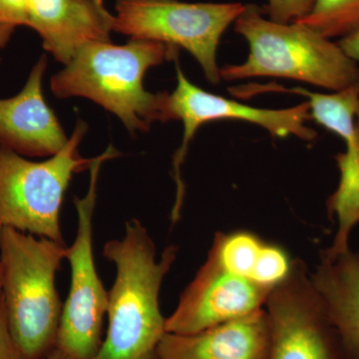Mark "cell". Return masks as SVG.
I'll return each mask as SVG.
<instances>
[{
	"label": "cell",
	"instance_id": "26",
	"mask_svg": "<svg viewBox=\"0 0 359 359\" xmlns=\"http://www.w3.org/2000/svg\"><path fill=\"white\" fill-rule=\"evenodd\" d=\"M356 118H358V123H359V105H358V111H356Z\"/></svg>",
	"mask_w": 359,
	"mask_h": 359
},
{
	"label": "cell",
	"instance_id": "19",
	"mask_svg": "<svg viewBox=\"0 0 359 359\" xmlns=\"http://www.w3.org/2000/svg\"><path fill=\"white\" fill-rule=\"evenodd\" d=\"M28 0H0V48H4L16 28L27 26Z\"/></svg>",
	"mask_w": 359,
	"mask_h": 359
},
{
	"label": "cell",
	"instance_id": "15",
	"mask_svg": "<svg viewBox=\"0 0 359 359\" xmlns=\"http://www.w3.org/2000/svg\"><path fill=\"white\" fill-rule=\"evenodd\" d=\"M311 280L341 342L346 359H359V252L321 254Z\"/></svg>",
	"mask_w": 359,
	"mask_h": 359
},
{
	"label": "cell",
	"instance_id": "8",
	"mask_svg": "<svg viewBox=\"0 0 359 359\" xmlns=\"http://www.w3.org/2000/svg\"><path fill=\"white\" fill-rule=\"evenodd\" d=\"M176 61L177 86L169 93L168 108L170 120L183 122V141L173 158V176L176 183V200L172 210V223L181 217L185 197V184L181 175V166L185 161L190 142L201 126L219 120H240L259 125L269 134L278 138L292 136L311 142L318 138V132L306 126L311 118L308 101L287 109L273 110L252 107L237 101L205 91L192 83Z\"/></svg>",
	"mask_w": 359,
	"mask_h": 359
},
{
	"label": "cell",
	"instance_id": "17",
	"mask_svg": "<svg viewBox=\"0 0 359 359\" xmlns=\"http://www.w3.org/2000/svg\"><path fill=\"white\" fill-rule=\"evenodd\" d=\"M297 22L328 39H344L359 30V0H313L308 15Z\"/></svg>",
	"mask_w": 359,
	"mask_h": 359
},
{
	"label": "cell",
	"instance_id": "25",
	"mask_svg": "<svg viewBox=\"0 0 359 359\" xmlns=\"http://www.w3.org/2000/svg\"><path fill=\"white\" fill-rule=\"evenodd\" d=\"M1 285H2V273H1V266H0V292H1Z\"/></svg>",
	"mask_w": 359,
	"mask_h": 359
},
{
	"label": "cell",
	"instance_id": "4",
	"mask_svg": "<svg viewBox=\"0 0 359 359\" xmlns=\"http://www.w3.org/2000/svg\"><path fill=\"white\" fill-rule=\"evenodd\" d=\"M67 245L13 228L0 229L1 294L9 327L28 359L55 349L63 306L56 273Z\"/></svg>",
	"mask_w": 359,
	"mask_h": 359
},
{
	"label": "cell",
	"instance_id": "5",
	"mask_svg": "<svg viewBox=\"0 0 359 359\" xmlns=\"http://www.w3.org/2000/svg\"><path fill=\"white\" fill-rule=\"evenodd\" d=\"M87 129L86 123L78 120L67 145L40 162L0 144V229L66 245L60 226L66 191L73 176L89 170L95 159L82 157L78 151Z\"/></svg>",
	"mask_w": 359,
	"mask_h": 359
},
{
	"label": "cell",
	"instance_id": "18",
	"mask_svg": "<svg viewBox=\"0 0 359 359\" xmlns=\"http://www.w3.org/2000/svg\"><path fill=\"white\" fill-rule=\"evenodd\" d=\"M292 264V259L283 248L264 242L252 280L266 289L273 290L289 276Z\"/></svg>",
	"mask_w": 359,
	"mask_h": 359
},
{
	"label": "cell",
	"instance_id": "23",
	"mask_svg": "<svg viewBox=\"0 0 359 359\" xmlns=\"http://www.w3.org/2000/svg\"><path fill=\"white\" fill-rule=\"evenodd\" d=\"M46 359H69L67 356L65 355V353H61L59 349L55 348L50 354H49L48 358Z\"/></svg>",
	"mask_w": 359,
	"mask_h": 359
},
{
	"label": "cell",
	"instance_id": "9",
	"mask_svg": "<svg viewBox=\"0 0 359 359\" xmlns=\"http://www.w3.org/2000/svg\"><path fill=\"white\" fill-rule=\"evenodd\" d=\"M264 309L271 325L269 359H346L339 334L301 259H292L289 276L271 290Z\"/></svg>",
	"mask_w": 359,
	"mask_h": 359
},
{
	"label": "cell",
	"instance_id": "2",
	"mask_svg": "<svg viewBox=\"0 0 359 359\" xmlns=\"http://www.w3.org/2000/svg\"><path fill=\"white\" fill-rule=\"evenodd\" d=\"M178 255L169 245L156 257V247L141 222L125 224L120 240L104 245L103 256L116 266V278L108 292V327L94 359H141L155 351L166 334L160 309V290Z\"/></svg>",
	"mask_w": 359,
	"mask_h": 359
},
{
	"label": "cell",
	"instance_id": "24",
	"mask_svg": "<svg viewBox=\"0 0 359 359\" xmlns=\"http://www.w3.org/2000/svg\"><path fill=\"white\" fill-rule=\"evenodd\" d=\"M141 359H159L158 358L157 353H156V349L155 351H151V353H149L146 354V355H144L143 358Z\"/></svg>",
	"mask_w": 359,
	"mask_h": 359
},
{
	"label": "cell",
	"instance_id": "1",
	"mask_svg": "<svg viewBox=\"0 0 359 359\" xmlns=\"http://www.w3.org/2000/svg\"><path fill=\"white\" fill-rule=\"evenodd\" d=\"M172 45L131 39L128 43L94 42L78 51L65 69L51 78L57 98L84 97L121 120L131 135L148 132L155 122L170 121L168 92L144 86L150 68L178 58Z\"/></svg>",
	"mask_w": 359,
	"mask_h": 359
},
{
	"label": "cell",
	"instance_id": "12",
	"mask_svg": "<svg viewBox=\"0 0 359 359\" xmlns=\"http://www.w3.org/2000/svg\"><path fill=\"white\" fill-rule=\"evenodd\" d=\"M114 25L115 15L104 0H28V27L65 65L86 45L111 42Z\"/></svg>",
	"mask_w": 359,
	"mask_h": 359
},
{
	"label": "cell",
	"instance_id": "3",
	"mask_svg": "<svg viewBox=\"0 0 359 359\" xmlns=\"http://www.w3.org/2000/svg\"><path fill=\"white\" fill-rule=\"evenodd\" d=\"M235 32L250 47L242 65L219 68L226 81L255 77L295 80L337 92L359 84L358 62L339 43L302 23L268 20L257 6H245Z\"/></svg>",
	"mask_w": 359,
	"mask_h": 359
},
{
	"label": "cell",
	"instance_id": "14",
	"mask_svg": "<svg viewBox=\"0 0 359 359\" xmlns=\"http://www.w3.org/2000/svg\"><path fill=\"white\" fill-rule=\"evenodd\" d=\"M271 325L266 309L193 334L166 332L156 347L159 359H269Z\"/></svg>",
	"mask_w": 359,
	"mask_h": 359
},
{
	"label": "cell",
	"instance_id": "10",
	"mask_svg": "<svg viewBox=\"0 0 359 359\" xmlns=\"http://www.w3.org/2000/svg\"><path fill=\"white\" fill-rule=\"evenodd\" d=\"M271 290L230 273L211 255L166 318L169 334H193L264 308Z\"/></svg>",
	"mask_w": 359,
	"mask_h": 359
},
{
	"label": "cell",
	"instance_id": "22",
	"mask_svg": "<svg viewBox=\"0 0 359 359\" xmlns=\"http://www.w3.org/2000/svg\"><path fill=\"white\" fill-rule=\"evenodd\" d=\"M339 44L349 57L359 62V30L349 36L340 39Z\"/></svg>",
	"mask_w": 359,
	"mask_h": 359
},
{
	"label": "cell",
	"instance_id": "7",
	"mask_svg": "<svg viewBox=\"0 0 359 359\" xmlns=\"http://www.w3.org/2000/svg\"><path fill=\"white\" fill-rule=\"evenodd\" d=\"M120 156L110 145L89 168L90 183L84 197L74 198L77 211L76 237L67 247L70 289L63 304L55 348L69 359H94L102 346L108 292L97 273L93 256V215L99 172L105 161Z\"/></svg>",
	"mask_w": 359,
	"mask_h": 359
},
{
	"label": "cell",
	"instance_id": "13",
	"mask_svg": "<svg viewBox=\"0 0 359 359\" xmlns=\"http://www.w3.org/2000/svg\"><path fill=\"white\" fill-rule=\"evenodd\" d=\"M46 68L47 57L42 55L20 93L0 99V144L21 156L52 157L69 141L44 99L42 81Z\"/></svg>",
	"mask_w": 359,
	"mask_h": 359
},
{
	"label": "cell",
	"instance_id": "21",
	"mask_svg": "<svg viewBox=\"0 0 359 359\" xmlns=\"http://www.w3.org/2000/svg\"><path fill=\"white\" fill-rule=\"evenodd\" d=\"M0 359H28L11 334L1 292H0Z\"/></svg>",
	"mask_w": 359,
	"mask_h": 359
},
{
	"label": "cell",
	"instance_id": "11",
	"mask_svg": "<svg viewBox=\"0 0 359 359\" xmlns=\"http://www.w3.org/2000/svg\"><path fill=\"white\" fill-rule=\"evenodd\" d=\"M359 105L358 87L320 94L311 104V119L334 132L346 144L344 152L335 156L339 184L328 197V217H337L339 229L332 245L321 254L334 257L349 249V236L359 223Z\"/></svg>",
	"mask_w": 359,
	"mask_h": 359
},
{
	"label": "cell",
	"instance_id": "6",
	"mask_svg": "<svg viewBox=\"0 0 359 359\" xmlns=\"http://www.w3.org/2000/svg\"><path fill=\"white\" fill-rule=\"evenodd\" d=\"M245 8L240 2L116 0L114 32L185 49L198 61L208 81L219 84V41Z\"/></svg>",
	"mask_w": 359,
	"mask_h": 359
},
{
	"label": "cell",
	"instance_id": "20",
	"mask_svg": "<svg viewBox=\"0 0 359 359\" xmlns=\"http://www.w3.org/2000/svg\"><path fill=\"white\" fill-rule=\"evenodd\" d=\"M313 0H268L264 11L269 20L278 23H292L308 15Z\"/></svg>",
	"mask_w": 359,
	"mask_h": 359
},
{
	"label": "cell",
	"instance_id": "16",
	"mask_svg": "<svg viewBox=\"0 0 359 359\" xmlns=\"http://www.w3.org/2000/svg\"><path fill=\"white\" fill-rule=\"evenodd\" d=\"M264 244V241L250 231H219L209 254L226 271L252 280Z\"/></svg>",
	"mask_w": 359,
	"mask_h": 359
}]
</instances>
